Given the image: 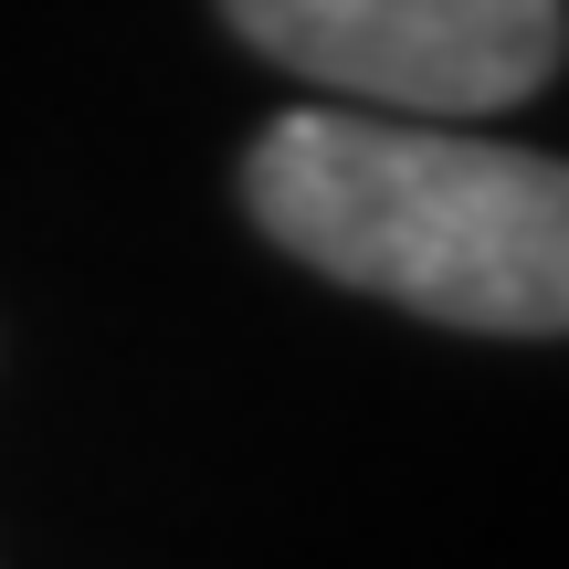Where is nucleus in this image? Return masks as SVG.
Returning a JSON list of instances; mask_svg holds the SVG:
<instances>
[{
	"instance_id": "f257e3e1",
	"label": "nucleus",
	"mask_w": 569,
	"mask_h": 569,
	"mask_svg": "<svg viewBox=\"0 0 569 569\" xmlns=\"http://www.w3.org/2000/svg\"><path fill=\"white\" fill-rule=\"evenodd\" d=\"M243 211L327 284L432 327L569 338V159L465 117L284 106L243 148Z\"/></svg>"
},
{
	"instance_id": "f03ea898",
	"label": "nucleus",
	"mask_w": 569,
	"mask_h": 569,
	"mask_svg": "<svg viewBox=\"0 0 569 569\" xmlns=\"http://www.w3.org/2000/svg\"><path fill=\"white\" fill-rule=\"evenodd\" d=\"M264 63L380 117H496L569 53V0H222Z\"/></svg>"
}]
</instances>
